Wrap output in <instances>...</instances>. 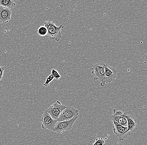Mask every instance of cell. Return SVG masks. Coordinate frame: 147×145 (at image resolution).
Instances as JSON below:
<instances>
[{
	"instance_id": "15",
	"label": "cell",
	"mask_w": 147,
	"mask_h": 145,
	"mask_svg": "<svg viewBox=\"0 0 147 145\" xmlns=\"http://www.w3.org/2000/svg\"><path fill=\"white\" fill-rule=\"evenodd\" d=\"M54 80V78L53 75H49L47 78V80H46L45 82L44 83V85L45 87H48L49 86V84L53 80Z\"/></svg>"
},
{
	"instance_id": "9",
	"label": "cell",
	"mask_w": 147,
	"mask_h": 145,
	"mask_svg": "<svg viewBox=\"0 0 147 145\" xmlns=\"http://www.w3.org/2000/svg\"><path fill=\"white\" fill-rule=\"evenodd\" d=\"M104 69L105 74L106 84L114 81L117 78V70L113 67L106 64H105Z\"/></svg>"
},
{
	"instance_id": "7",
	"label": "cell",
	"mask_w": 147,
	"mask_h": 145,
	"mask_svg": "<svg viewBox=\"0 0 147 145\" xmlns=\"http://www.w3.org/2000/svg\"><path fill=\"white\" fill-rule=\"evenodd\" d=\"M66 107V106L62 105L59 101L58 100L51 105L46 111L52 118L57 120L59 117L60 115Z\"/></svg>"
},
{
	"instance_id": "1",
	"label": "cell",
	"mask_w": 147,
	"mask_h": 145,
	"mask_svg": "<svg viewBox=\"0 0 147 145\" xmlns=\"http://www.w3.org/2000/svg\"><path fill=\"white\" fill-rule=\"evenodd\" d=\"M44 26L47 29V36L49 37L51 40H55L59 42L61 37V29L64 28L63 25L57 26L54 22L48 20L45 23Z\"/></svg>"
},
{
	"instance_id": "8",
	"label": "cell",
	"mask_w": 147,
	"mask_h": 145,
	"mask_svg": "<svg viewBox=\"0 0 147 145\" xmlns=\"http://www.w3.org/2000/svg\"><path fill=\"white\" fill-rule=\"evenodd\" d=\"M112 121L113 123V131L114 134L119 138L120 141L125 140L130 135V133L127 132V127L122 126L115 121Z\"/></svg>"
},
{
	"instance_id": "10",
	"label": "cell",
	"mask_w": 147,
	"mask_h": 145,
	"mask_svg": "<svg viewBox=\"0 0 147 145\" xmlns=\"http://www.w3.org/2000/svg\"><path fill=\"white\" fill-rule=\"evenodd\" d=\"M12 12L10 9L0 5V24H7L11 19Z\"/></svg>"
},
{
	"instance_id": "3",
	"label": "cell",
	"mask_w": 147,
	"mask_h": 145,
	"mask_svg": "<svg viewBox=\"0 0 147 145\" xmlns=\"http://www.w3.org/2000/svg\"><path fill=\"white\" fill-rule=\"evenodd\" d=\"M123 114L127 121V132L129 133L136 132L138 129L136 119L133 115L132 110L128 108L123 109Z\"/></svg>"
},
{
	"instance_id": "13",
	"label": "cell",
	"mask_w": 147,
	"mask_h": 145,
	"mask_svg": "<svg viewBox=\"0 0 147 145\" xmlns=\"http://www.w3.org/2000/svg\"><path fill=\"white\" fill-rule=\"evenodd\" d=\"M37 33L40 36H47L48 33L47 29L45 26H41L38 28Z\"/></svg>"
},
{
	"instance_id": "16",
	"label": "cell",
	"mask_w": 147,
	"mask_h": 145,
	"mask_svg": "<svg viewBox=\"0 0 147 145\" xmlns=\"http://www.w3.org/2000/svg\"><path fill=\"white\" fill-rule=\"evenodd\" d=\"M105 140L102 138H96L95 142L92 145H104Z\"/></svg>"
},
{
	"instance_id": "2",
	"label": "cell",
	"mask_w": 147,
	"mask_h": 145,
	"mask_svg": "<svg viewBox=\"0 0 147 145\" xmlns=\"http://www.w3.org/2000/svg\"><path fill=\"white\" fill-rule=\"evenodd\" d=\"M105 63L103 62L95 64L92 67V74L94 75V79L100 82L101 87H104L106 84L105 74L104 67Z\"/></svg>"
},
{
	"instance_id": "17",
	"label": "cell",
	"mask_w": 147,
	"mask_h": 145,
	"mask_svg": "<svg viewBox=\"0 0 147 145\" xmlns=\"http://www.w3.org/2000/svg\"><path fill=\"white\" fill-rule=\"evenodd\" d=\"M113 115H115V116H119V115H122L123 114V112L120 111V110L117 111L116 109H113Z\"/></svg>"
},
{
	"instance_id": "6",
	"label": "cell",
	"mask_w": 147,
	"mask_h": 145,
	"mask_svg": "<svg viewBox=\"0 0 147 145\" xmlns=\"http://www.w3.org/2000/svg\"><path fill=\"white\" fill-rule=\"evenodd\" d=\"M41 121L42 129L49 131H53L57 122V120L52 118L46 111L43 112Z\"/></svg>"
},
{
	"instance_id": "11",
	"label": "cell",
	"mask_w": 147,
	"mask_h": 145,
	"mask_svg": "<svg viewBox=\"0 0 147 145\" xmlns=\"http://www.w3.org/2000/svg\"><path fill=\"white\" fill-rule=\"evenodd\" d=\"M110 120L112 121H115L117 122L120 125L124 127H127V121L126 117L124 116V115L119 116H115V115H112L110 117Z\"/></svg>"
},
{
	"instance_id": "4",
	"label": "cell",
	"mask_w": 147,
	"mask_h": 145,
	"mask_svg": "<svg viewBox=\"0 0 147 145\" xmlns=\"http://www.w3.org/2000/svg\"><path fill=\"white\" fill-rule=\"evenodd\" d=\"M78 116L74 117L69 121L58 122L53 129V132L61 134L64 131H68L72 128L74 124L78 119Z\"/></svg>"
},
{
	"instance_id": "12",
	"label": "cell",
	"mask_w": 147,
	"mask_h": 145,
	"mask_svg": "<svg viewBox=\"0 0 147 145\" xmlns=\"http://www.w3.org/2000/svg\"><path fill=\"white\" fill-rule=\"evenodd\" d=\"M0 5H2L4 8H8L11 9L15 7L16 4L12 0H0Z\"/></svg>"
},
{
	"instance_id": "14",
	"label": "cell",
	"mask_w": 147,
	"mask_h": 145,
	"mask_svg": "<svg viewBox=\"0 0 147 145\" xmlns=\"http://www.w3.org/2000/svg\"><path fill=\"white\" fill-rule=\"evenodd\" d=\"M51 75H53L54 78V79L56 80H58L60 78L61 76L60 75L57 71L55 70L54 69H51Z\"/></svg>"
},
{
	"instance_id": "5",
	"label": "cell",
	"mask_w": 147,
	"mask_h": 145,
	"mask_svg": "<svg viewBox=\"0 0 147 145\" xmlns=\"http://www.w3.org/2000/svg\"><path fill=\"white\" fill-rule=\"evenodd\" d=\"M79 111L78 110L73 107L68 106L63 110V111L60 115L57 121L58 122L69 121L74 117L78 116Z\"/></svg>"
},
{
	"instance_id": "18",
	"label": "cell",
	"mask_w": 147,
	"mask_h": 145,
	"mask_svg": "<svg viewBox=\"0 0 147 145\" xmlns=\"http://www.w3.org/2000/svg\"><path fill=\"white\" fill-rule=\"evenodd\" d=\"M5 69V68L4 67L0 66V80L2 79Z\"/></svg>"
}]
</instances>
